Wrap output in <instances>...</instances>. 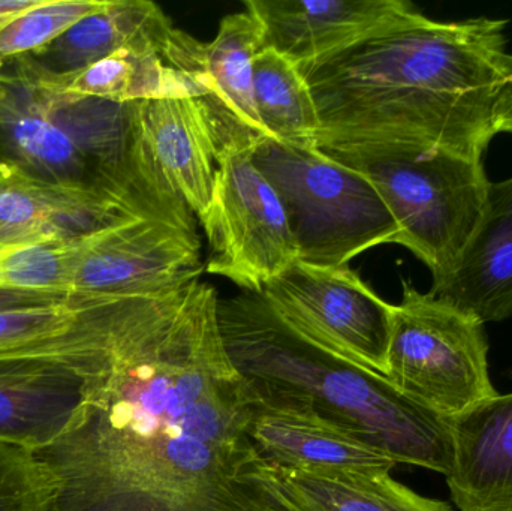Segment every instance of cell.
<instances>
[{
  "instance_id": "cell-4",
  "label": "cell",
  "mask_w": 512,
  "mask_h": 511,
  "mask_svg": "<svg viewBox=\"0 0 512 511\" xmlns=\"http://www.w3.org/2000/svg\"><path fill=\"white\" fill-rule=\"evenodd\" d=\"M135 107L57 95L21 59L0 66V177L83 192L137 218L197 228L194 213L146 161Z\"/></svg>"
},
{
  "instance_id": "cell-13",
  "label": "cell",
  "mask_w": 512,
  "mask_h": 511,
  "mask_svg": "<svg viewBox=\"0 0 512 511\" xmlns=\"http://www.w3.org/2000/svg\"><path fill=\"white\" fill-rule=\"evenodd\" d=\"M261 24L264 48L300 69L319 65L415 11L403 0H246Z\"/></svg>"
},
{
  "instance_id": "cell-26",
  "label": "cell",
  "mask_w": 512,
  "mask_h": 511,
  "mask_svg": "<svg viewBox=\"0 0 512 511\" xmlns=\"http://www.w3.org/2000/svg\"><path fill=\"white\" fill-rule=\"evenodd\" d=\"M59 486L35 450L0 441V511H50Z\"/></svg>"
},
{
  "instance_id": "cell-3",
  "label": "cell",
  "mask_w": 512,
  "mask_h": 511,
  "mask_svg": "<svg viewBox=\"0 0 512 511\" xmlns=\"http://www.w3.org/2000/svg\"><path fill=\"white\" fill-rule=\"evenodd\" d=\"M218 323L228 359L261 404L318 417L397 464L450 473L448 417L409 398L388 378L307 341L261 293L219 299Z\"/></svg>"
},
{
  "instance_id": "cell-24",
  "label": "cell",
  "mask_w": 512,
  "mask_h": 511,
  "mask_svg": "<svg viewBox=\"0 0 512 511\" xmlns=\"http://www.w3.org/2000/svg\"><path fill=\"white\" fill-rule=\"evenodd\" d=\"M83 239L0 249V290L71 291Z\"/></svg>"
},
{
  "instance_id": "cell-21",
  "label": "cell",
  "mask_w": 512,
  "mask_h": 511,
  "mask_svg": "<svg viewBox=\"0 0 512 511\" xmlns=\"http://www.w3.org/2000/svg\"><path fill=\"white\" fill-rule=\"evenodd\" d=\"M264 48L254 15L236 12L222 18L215 39L204 44V83L216 104L255 137H267L254 96V59Z\"/></svg>"
},
{
  "instance_id": "cell-8",
  "label": "cell",
  "mask_w": 512,
  "mask_h": 511,
  "mask_svg": "<svg viewBox=\"0 0 512 511\" xmlns=\"http://www.w3.org/2000/svg\"><path fill=\"white\" fill-rule=\"evenodd\" d=\"M256 138L243 126L231 129L219 155L209 209L200 219L207 240V272L243 291L261 293L298 258L297 245L279 195L252 158Z\"/></svg>"
},
{
  "instance_id": "cell-15",
  "label": "cell",
  "mask_w": 512,
  "mask_h": 511,
  "mask_svg": "<svg viewBox=\"0 0 512 511\" xmlns=\"http://www.w3.org/2000/svg\"><path fill=\"white\" fill-rule=\"evenodd\" d=\"M430 294L483 324L512 317V176L489 182L480 221Z\"/></svg>"
},
{
  "instance_id": "cell-25",
  "label": "cell",
  "mask_w": 512,
  "mask_h": 511,
  "mask_svg": "<svg viewBox=\"0 0 512 511\" xmlns=\"http://www.w3.org/2000/svg\"><path fill=\"white\" fill-rule=\"evenodd\" d=\"M104 0H38L0 26V66L47 47Z\"/></svg>"
},
{
  "instance_id": "cell-20",
  "label": "cell",
  "mask_w": 512,
  "mask_h": 511,
  "mask_svg": "<svg viewBox=\"0 0 512 511\" xmlns=\"http://www.w3.org/2000/svg\"><path fill=\"white\" fill-rule=\"evenodd\" d=\"M135 218L93 195L23 177H0V249L83 239Z\"/></svg>"
},
{
  "instance_id": "cell-14",
  "label": "cell",
  "mask_w": 512,
  "mask_h": 511,
  "mask_svg": "<svg viewBox=\"0 0 512 511\" xmlns=\"http://www.w3.org/2000/svg\"><path fill=\"white\" fill-rule=\"evenodd\" d=\"M203 50V42L189 35L182 45L171 50L134 45L65 75L44 74L32 68L23 57L21 60L57 95L132 104L161 98L210 96L200 80Z\"/></svg>"
},
{
  "instance_id": "cell-22",
  "label": "cell",
  "mask_w": 512,
  "mask_h": 511,
  "mask_svg": "<svg viewBox=\"0 0 512 511\" xmlns=\"http://www.w3.org/2000/svg\"><path fill=\"white\" fill-rule=\"evenodd\" d=\"M256 111L267 137L295 146L318 147L319 116L301 69L271 48L254 59Z\"/></svg>"
},
{
  "instance_id": "cell-23",
  "label": "cell",
  "mask_w": 512,
  "mask_h": 511,
  "mask_svg": "<svg viewBox=\"0 0 512 511\" xmlns=\"http://www.w3.org/2000/svg\"><path fill=\"white\" fill-rule=\"evenodd\" d=\"M98 299L75 291L0 290V353L32 350L63 338Z\"/></svg>"
},
{
  "instance_id": "cell-7",
  "label": "cell",
  "mask_w": 512,
  "mask_h": 511,
  "mask_svg": "<svg viewBox=\"0 0 512 511\" xmlns=\"http://www.w3.org/2000/svg\"><path fill=\"white\" fill-rule=\"evenodd\" d=\"M394 306L387 378L414 401L453 417L498 395L484 324L402 281Z\"/></svg>"
},
{
  "instance_id": "cell-9",
  "label": "cell",
  "mask_w": 512,
  "mask_h": 511,
  "mask_svg": "<svg viewBox=\"0 0 512 511\" xmlns=\"http://www.w3.org/2000/svg\"><path fill=\"white\" fill-rule=\"evenodd\" d=\"M110 300H96L57 341L0 353V441L41 452L77 425Z\"/></svg>"
},
{
  "instance_id": "cell-11",
  "label": "cell",
  "mask_w": 512,
  "mask_h": 511,
  "mask_svg": "<svg viewBox=\"0 0 512 511\" xmlns=\"http://www.w3.org/2000/svg\"><path fill=\"white\" fill-rule=\"evenodd\" d=\"M204 270L197 228L135 218L84 237L71 291L104 299L180 290Z\"/></svg>"
},
{
  "instance_id": "cell-18",
  "label": "cell",
  "mask_w": 512,
  "mask_h": 511,
  "mask_svg": "<svg viewBox=\"0 0 512 511\" xmlns=\"http://www.w3.org/2000/svg\"><path fill=\"white\" fill-rule=\"evenodd\" d=\"M246 435L264 464L322 473H390L397 462L330 423L261 404L254 396Z\"/></svg>"
},
{
  "instance_id": "cell-16",
  "label": "cell",
  "mask_w": 512,
  "mask_h": 511,
  "mask_svg": "<svg viewBox=\"0 0 512 511\" xmlns=\"http://www.w3.org/2000/svg\"><path fill=\"white\" fill-rule=\"evenodd\" d=\"M453 464L445 476L460 511H512V393L448 417Z\"/></svg>"
},
{
  "instance_id": "cell-6",
  "label": "cell",
  "mask_w": 512,
  "mask_h": 511,
  "mask_svg": "<svg viewBox=\"0 0 512 511\" xmlns=\"http://www.w3.org/2000/svg\"><path fill=\"white\" fill-rule=\"evenodd\" d=\"M252 158L282 201L301 263L348 266L375 246L400 245L393 213L361 171L270 137L256 138Z\"/></svg>"
},
{
  "instance_id": "cell-1",
  "label": "cell",
  "mask_w": 512,
  "mask_h": 511,
  "mask_svg": "<svg viewBox=\"0 0 512 511\" xmlns=\"http://www.w3.org/2000/svg\"><path fill=\"white\" fill-rule=\"evenodd\" d=\"M218 303L201 279L108 303L80 419L36 452L60 479L50 511H268Z\"/></svg>"
},
{
  "instance_id": "cell-5",
  "label": "cell",
  "mask_w": 512,
  "mask_h": 511,
  "mask_svg": "<svg viewBox=\"0 0 512 511\" xmlns=\"http://www.w3.org/2000/svg\"><path fill=\"white\" fill-rule=\"evenodd\" d=\"M322 152L369 177L399 225L400 245L433 281L450 270L483 213L490 182L483 161L430 144Z\"/></svg>"
},
{
  "instance_id": "cell-19",
  "label": "cell",
  "mask_w": 512,
  "mask_h": 511,
  "mask_svg": "<svg viewBox=\"0 0 512 511\" xmlns=\"http://www.w3.org/2000/svg\"><path fill=\"white\" fill-rule=\"evenodd\" d=\"M188 33L174 27L162 9L147 0H104L101 8L72 24L59 38L23 59L36 71L65 75L134 45L179 47Z\"/></svg>"
},
{
  "instance_id": "cell-17",
  "label": "cell",
  "mask_w": 512,
  "mask_h": 511,
  "mask_svg": "<svg viewBox=\"0 0 512 511\" xmlns=\"http://www.w3.org/2000/svg\"><path fill=\"white\" fill-rule=\"evenodd\" d=\"M246 480L258 489L268 511H454L390 473L295 471L259 461Z\"/></svg>"
},
{
  "instance_id": "cell-27",
  "label": "cell",
  "mask_w": 512,
  "mask_h": 511,
  "mask_svg": "<svg viewBox=\"0 0 512 511\" xmlns=\"http://www.w3.org/2000/svg\"><path fill=\"white\" fill-rule=\"evenodd\" d=\"M496 131L512 135V56L508 54L505 75L495 107Z\"/></svg>"
},
{
  "instance_id": "cell-28",
  "label": "cell",
  "mask_w": 512,
  "mask_h": 511,
  "mask_svg": "<svg viewBox=\"0 0 512 511\" xmlns=\"http://www.w3.org/2000/svg\"><path fill=\"white\" fill-rule=\"evenodd\" d=\"M38 3V0H0V26L27 11Z\"/></svg>"
},
{
  "instance_id": "cell-2",
  "label": "cell",
  "mask_w": 512,
  "mask_h": 511,
  "mask_svg": "<svg viewBox=\"0 0 512 511\" xmlns=\"http://www.w3.org/2000/svg\"><path fill=\"white\" fill-rule=\"evenodd\" d=\"M507 20L436 21L415 9L373 38L301 69L318 149L430 144L483 161L498 131Z\"/></svg>"
},
{
  "instance_id": "cell-10",
  "label": "cell",
  "mask_w": 512,
  "mask_h": 511,
  "mask_svg": "<svg viewBox=\"0 0 512 511\" xmlns=\"http://www.w3.org/2000/svg\"><path fill=\"white\" fill-rule=\"evenodd\" d=\"M298 335L322 350L387 378L394 305L348 266L295 261L261 291Z\"/></svg>"
},
{
  "instance_id": "cell-12",
  "label": "cell",
  "mask_w": 512,
  "mask_h": 511,
  "mask_svg": "<svg viewBox=\"0 0 512 511\" xmlns=\"http://www.w3.org/2000/svg\"><path fill=\"white\" fill-rule=\"evenodd\" d=\"M135 119L153 173L200 221L212 201L222 146L239 123L209 95L137 102Z\"/></svg>"
}]
</instances>
